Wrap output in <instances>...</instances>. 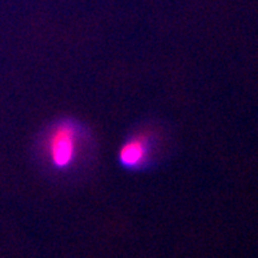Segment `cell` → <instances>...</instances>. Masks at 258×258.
I'll list each match as a JSON object with an SVG mask.
<instances>
[{"label":"cell","instance_id":"obj_1","mask_svg":"<svg viewBox=\"0 0 258 258\" xmlns=\"http://www.w3.org/2000/svg\"><path fill=\"white\" fill-rule=\"evenodd\" d=\"M92 138L88 128L74 118H60L43 130L37 155L43 169L55 177L75 176L85 167Z\"/></svg>","mask_w":258,"mask_h":258},{"label":"cell","instance_id":"obj_2","mask_svg":"<svg viewBox=\"0 0 258 258\" xmlns=\"http://www.w3.org/2000/svg\"><path fill=\"white\" fill-rule=\"evenodd\" d=\"M159 155V134L154 128H141L124 139L118 150V163L130 172L150 169Z\"/></svg>","mask_w":258,"mask_h":258}]
</instances>
